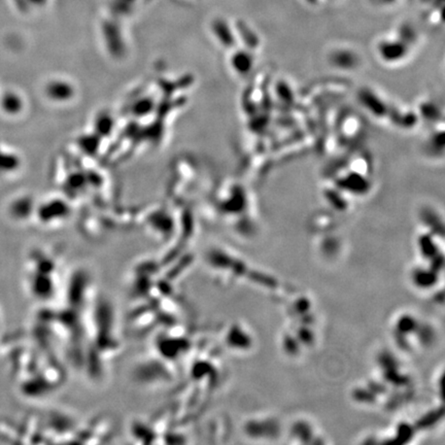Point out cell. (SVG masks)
<instances>
[{
  "label": "cell",
  "instance_id": "1",
  "mask_svg": "<svg viewBox=\"0 0 445 445\" xmlns=\"http://www.w3.org/2000/svg\"><path fill=\"white\" fill-rule=\"evenodd\" d=\"M2 106L6 112L11 113V114H15V113H18L21 109V100L15 94L8 93L3 97Z\"/></svg>",
  "mask_w": 445,
  "mask_h": 445
},
{
  "label": "cell",
  "instance_id": "2",
  "mask_svg": "<svg viewBox=\"0 0 445 445\" xmlns=\"http://www.w3.org/2000/svg\"><path fill=\"white\" fill-rule=\"evenodd\" d=\"M17 166V159L10 155L0 151V173H6L14 169Z\"/></svg>",
  "mask_w": 445,
  "mask_h": 445
},
{
  "label": "cell",
  "instance_id": "3",
  "mask_svg": "<svg viewBox=\"0 0 445 445\" xmlns=\"http://www.w3.org/2000/svg\"><path fill=\"white\" fill-rule=\"evenodd\" d=\"M14 2L16 3V5L19 7L20 10H22V11L26 10V8H27V0H14Z\"/></svg>",
  "mask_w": 445,
  "mask_h": 445
},
{
  "label": "cell",
  "instance_id": "4",
  "mask_svg": "<svg viewBox=\"0 0 445 445\" xmlns=\"http://www.w3.org/2000/svg\"><path fill=\"white\" fill-rule=\"evenodd\" d=\"M28 2L34 4V5H43L46 0H28Z\"/></svg>",
  "mask_w": 445,
  "mask_h": 445
}]
</instances>
